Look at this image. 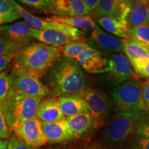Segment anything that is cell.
<instances>
[{"label":"cell","mask_w":149,"mask_h":149,"mask_svg":"<svg viewBox=\"0 0 149 149\" xmlns=\"http://www.w3.org/2000/svg\"><path fill=\"white\" fill-rule=\"evenodd\" d=\"M60 55L57 48L41 42L32 43L17 51L12 69L39 78L46 74Z\"/></svg>","instance_id":"1"},{"label":"cell","mask_w":149,"mask_h":149,"mask_svg":"<svg viewBox=\"0 0 149 149\" xmlns=\"http://www.w3.org/2000/svg\"><path fill=\"white\" fill-rule=\"evenodd\" d=\"M86 77L77 62L65 59L57 65L52 74L53 95H82L86 88Z\"/></svg>","instance_id":"2"},{"label":"cell","mask_w":149,"mask_h":149,"mask_svg":"<svg viewBox=\"0 0 149 149\" xmlns=\"http://www.w3.org/2000/svg\"><path fill=\"white\" fill-rule=\"evenodd\" d=\"M40 102V99L27 95L12 87L1 108L8 128L18 123L37 117Z\"/></svg>","instance_id":"3"},{"label":"cell","mask_w":149,"mask_h":149,"mask_svg":"<svg viewBox=\"0 0 149 149\" xmlns=\"http://www.w3.org/2000/svg\"><path fill=\"white\" fill-rule=\"evenodd\" d=\"M113 100L120 112L141 113L146 111L141 97V82L130 79L121 84L113 91Z\"/></svg>","instance_id":"4"},{"label":"cell","mask_w":149,"mask_h":149,"mask_svg":"<svg viewBox=\"0 0 149 149\" xmlns=\"http://www.w3.org/2000/svg\"><path fill=\"white\" fill-rule=\"evenodd\" d=\"M141 113L132 112L117 113L106 131L104 139L111 144H122L134 132L141 120Z\"/></svg>","instance_id":"5"},{"label":"cell","mask_w":149,"mask_h":149,"mask_svg":"<svg viewBox=\"0 0 149 149\" xmlns=\"http://www.w3.org/2000/svg\"><path fill=\"white\" fill-rule=\"evenodd\" d=\"M9 129L34 148L44 146L48 143L43 132L42 121L37 117L15 124Z\"/></svg>","instance_id":"6"},{"label":"cell","mask_w":149,"mask_h":149,"mask_svg":"<svg viewBox=\"0 0 149 149\" xmlns=\"http://www.w3.org/2000/svg\"><path fill=\"white\" fill-rule=\"evenodd\" d=\"M81 96L87 104L94 125L101 126L111 108L109 97L103 93L93 88H86Z\"/></svg>","instance_id":"7"},{"label":"cell","mask_w":149,"mask_h":149,"mask_svg":"<svg viewBox=\"0 0 149 149\" xmlns=\"http://www.w3.org/2000/svg\"><path fill=\"white\" fill-rule=\"evenodd\" d=\"M13 87L27 95L42 100L50 94V90L38 77L12 69L10 74Z\"/></svg>","instance_id":"8"},{"label":"cell","mask_w":149,"mask_h":149,"mask_svg":"<svg viewBox=\"0 0 149 149\" xmlns=\"http://www.w3.org/2000/svg\"><path fill=\"white\" fill-rule=\"evenodd\" d=\"M33 39L38 40L46 45L59 48L78 41H83V33L80 31L76 32H66L57 30H33Z\"/></svg>","instance_id":"9"},{"label":"cell","mask_w":149,"mask_h":149,"mask_svg":"<svg viewBox=\"0 0 149 149\" xmlns=\"http://www.w3.org/2000/svg\"><path fill=\"white\" fill-rule=\"evenodd\" d=\"M76 59L80 67L88 73L109 72L112 67L111 59L105 53L93 48L84 52Z\"/></svg>","instance_id":"10"},{"label":"cell","mask_w":149,"mask_h":149,"mask_svg":"<svg viewBox=\"0 0 149 149\" xmlns=\"http://www.w3.org/2000/svg\"><path fill=\"white\" fill-rule=\"evenodd\" d=\"M111 69L109 72V77L115 84H121L130 79H139L133 66L127 57L123 54H112Z\"/></svg>","instance_id":"11"},{"label":"cell","mask_w":149,"mask_h":149,"mask_svg":"<svg viewBox=\"0 0 149 149\" xmlns=\"http://www.w3.org/2000/svg\"><path fill=\"white\" fill-rule=\"evenodd\" d=\"M33 30L34 29L25 22H19L10 25L1 26L0 35L22 48L29 44V42L33 39Z\"/></svg>","instance_id":"12"},{"label":"cell","mask_w":149,"mask_h":149,"mask_svg":"<svg viewBox=\"0 0 149 149\" xmlns=\"http://www.w3.org/2000/svg\"><path fill=\"white\" fill-rule=\"evenodd\" d=\"M47 10L57 16L77 17L90 14L83 0H50Z\"/></svg>","instance_id":"13"},{"label":"cell","mask_w":149,"mask_h":149,"mask_svg":"<svg viewBox=\"0 0 149 149\" xmlns=\"http://www.w3.org/2000/svg\"><path fill=\"white\" fill-rule=\"evenodd\" d=\"M42 125L48 142L61 143L72 140L76 137L68 126L66 118L53 123L42 122Z\"/></svg>","instance_id":"14"},{"label":"cell","mask_w":149,"mask_h":149,"mask_svg":"<svg viewBox=\"0 0 149 149\" xmlns=\"http://www.w3.org/2000/svg\"><path fill=\"white\" fill-rule=\"evenodd\" d=\"M10 1L15 6L20 15V17L23 19L24 22L32 27L33 29L37 30H57V31H66V32H76V31H79L78 29L67 26L48 22L44 18L37 17L29 13V11L25 10L15 0H10Z\"/></svg>","instance_id":"15"},{"label":"cell","mask_w":149,"mask_h":149,"mask_svg":"<svg viewBox=\"0 0 149 149\" xmlns=\"http://www.w3.org/2000/svg\"><path fill=\"white\" fill-rule=\"evenodd\" d=\"M37 117L45 123L56 122L66 118L57 98H48L40 102L37 108Z\"/></svg>","instance_id":"16"},{"label":"cell","mask_w":149,"mask_h":149,"mask_svg":"<svg viewBox=\"0 0 149 149\" xmlns=\"http://www.w3.org/2000/svg\"><path fill=\"white\" fill-rule=\"evenodd\" d=\"M97 22L102 29L111 34L123 39H128V26L125 18L115 15H106L97 19Z\"/></svg>","instance_id":"17"},{"label":"cell","mask_w":149,"mask_h":149,"mask_svg":"<svg viewBox=\"0 0 149 149\" xmlns=\"http://www.w3.org/2000/svg\"><path fill=\"white\" fill-rule=\"evenodd\" d=\"M44 19L48 22L67 26L78 30H82L84 31L99 29L93 19L88 15L77 17L53 15Z\"/></svg>","instance_id":"18"},{"label":"cell","mask_w":149,"mask_h":149,"mask_svg":"<svg viewBox=\"0 0 149 149\" xmlns=\"http://www.w3.org/2000/svg\"><path fill=\"white\" fill-rule=\"evenodd\" d=\"M58 100L61 111L66 117L89 113L87 104L81 95L61 96Z\"/></svg>","instance_id":"19"},{"label":"cell","mask_w":149,"mask_h":149,"mask_svg":"<svg viewBox=\"0 0 149 149\" xmlns=\"http://www.w3.org/2000/svg\"><path fill=\"white\" fill-rule=\"evenodd\" d=\"M91 38L100 48L108 51L118 53L123 51L125 39L118 38L100 29L93 30Z\"/></svg>","instance_id":"20"},{"label":"cell","mask_w":149,"mask_h":149,"mask_svg":"<svg viewBox=\"0 0 149 149\" xmlns=\"http://www.w3.org/2000/svg\"><path fill=\"white\" fill-rule=\"evenodd\" d=\"M149 3H134L130 6L126 17L130 29L148 24Z\"/></svg>","instance_id":"21"},{"label":"cell","mask_w":149,"mask_h":149,"mask_svg":"<svg viewBox=\"0 0 149 149\" xmlns=\"http://www.w3.org/2000/svg\"><path fill=\"white\" fill-rule=\"evenodd\" d=\"M66 120L68 126L76 137L86 133L91 126L94 125L93 119L90 113H80L74 116L67 117Z\"/></svg>","instance_id":"22"},{"label":"cell","mask_w":149,"mask_h":149,"mask_svg":"<svg viewBox=\"0 0 149 149\" xmlns=\"http://www.w3.org/2000/svg\"><path fill=\"white\" fill-rule=\"evenodd\" d=\"M123 51L130 64L137 60L149 59V50L130 37L125 39Z\"/></svg>","instance_id":"23"},{"label":"cell","mask_w":149,"mask_h":149,"mask_svg":"<svg viewBox=\"0 0 149 149\" xmlns=\"http://www.w3.org/2000/svg\"><path fill=\"white\" fill-rule=\"evenodd\" d=\"M20 18L19 13L10 0H0V25Z\"/></svg>","instance_id":"24"},{"label":"cell","mask_w":149,"mask_h":149,"mask_svg":"<svg viewBox=\"0 0 149 149\" xmlns=\"http://www.w3.org/2000/svg\"><path fill=\"white\" fill-rule=\"evenodd\" d=\"M67 58L77 59L84 52L92 48L84 41H78L57 48Z\"/></svg>","instance_id":"25"},{"label":"cell","mask_w":149,"mask_h":149,"mask_svg":"<svg viewBox=\"0 0 149 149\" xmlns=\"http://www.w3.org/2000/svg\"><path fill=\"white\" fill-rule=\"evenodd\" d=\"M130 38L135 40L141 45L149 50V24H145L130 29L128 31Z\"/></svg>","instance_id":"26"},{"label":"cell","mask_w":149,"mask_h":149,"mask_svg":"<svg viewBox=\"0 0 149 149\" xmlns=\"http://www.w3.org/2000/svg\"><path fill=\"white\" fill-rule=\"evenodd\" d=\"M13 87V82L10 74L6 72H0V107L2 108L3 102Z\"/></svg>","instance_id":"27"},{"label":"cell","mask_w":149,"mask_h":149,"mask_svg":"<svg viewBox=\"0 0 149 149\" xmlns=\"http://www.w3.org/2000/svg\"><path fill=\"white\" fill-rule=\"evenodd\" d=\"M131 65L139 78L149 79V59L135 61Z\"/></svg>","instance_id":"28"},{"label":"cell","mask_w":149,"mask_h":149,"mask_svg":"<svg viewBox=\"0 0 149 149\" xmlns=\"http://www.w3.org/2000/svg\"><path fill=\"white\" fill-rule=\"evenodd\" d=\"M21 48V46L12 43L6 37L0 35V56L14 53Z\"/></svg>","instance_id":"29"},{"label":"cell","mask_w":149,"mask_h":149,"mask_svg":"<svg viewBox=\"0 0 149 149\" xmlns=\"http://www.w3.org/2000/svg\"><path fill=\"white\" fill-rule=\"evenodd\" d=\"M8 149H36L17 135L11 136L8 141Z\"/></svg>","instance_id":"30"},{"label":"cell","mask_w":149,"mask_h":149,"mask_svg":"<svg viewBox=\"0 0 149 149\" xmlns=\"http://www.w3.org/2000/svg\"><path fill=\"white\" fill-rule=\"evenodd\" d=\"M24 4L37 10H47L50 4V0H20Z\"/></svg>","instance_id":"31"},{"label":"cell","mask_w":149,"mask_h":149,"mask_svg":"<svg viewBox=\"0 0 149 149\" xmlns=\"http://www.w3.org/2000/svg\"><path fill=\"white\" fill-rule=\"evenodd\" d=\"M9 137L8 126L5 120L2 109L0 107V139H6Z\"/></svg>","instance_id":"32"},{"label":"cell","mask_w":149,"mask_h":149,"mask_svg":"<svg viewBox=\"0 0 149 149\" xmlns=\"http://www.w3.org/2000/svg\"><path fill=\"white\" fill-rule=\"evenodd\" d=\"M141 97L146 111L149 110V79L141 83Z\"/></svg>","instance_id":"33"},{"label":"cell","mask_w":149,"mask_h":149,"mask_svg":"<svg viewBox=\"0 0 149 149\" xmlns=\"http://www.w3.org/2000/svg\"><path fill=\"white\" fill-rule=\"evenodd\" d=\"M16 52L17 51L8 54V55L0 56V72L6 69L9 65L13 62L15 57Z\"/></svg>","instance_id":"34"},{"label":"cell","mask_w":149,"mask_h":149,"mask_svg":"<svg viewBox=\"0 0 149 149\" xmlns=\"http://www.w3.org/2000/svg\"><path fill=\"white\" fill-rule=\"evenodd\" d=\"M137 149H149V137L136 133Z\"/></svg>","instance_id":"35"},{"label":"cell","mask_w":149,"mask_h":149,"mask_svg":"<svg viewBox=\"0 0 149 149\" xmlns=\"http://www.w3.org/2000/svg\"><path fill=\"white\" fill-rule=\"evenodd\" d=\"M136 133L149 137V121L141 120L136 129Z\"/></svg>","instance_id":"36"},{"label":"cell","mask_w":149,"mask_h":149,"mask_svg":"<svg viewBox=\"0 0 149 149\" xmlns=\"http://www.w3.org/2000/svg\"><path fill=\"white\" fill-rule=\"evenodd\" d=\"M89 13H91L95 9L99 0H83Z\"/></svg>","instance_id":"37"},{"label":"cell","mask_w":149,"mask_h":149,"mask_svg":"<svg viewBox=\"0 0 149 149\" xmlns=\"http://www.w3.org/2000/svg\"><path fill=\"white\" fill-rule=\"evenodd\" d=\"M130 5L134 3H149V0H127Z\"/></svg>","instance_id":"38"},{"label":"cell","mask_w":149,"mask_h":149,"mask_svg":"<svg viewBox=\"0 0 149 149\" xmlns=\"http://www.w3.org/2000/svg\"><path fill=\"white\" fill-rule=\"evenodd\" d=\"M0 149H8V141L0 139Z\"/></svg>","instance_id":"39"},{"label":"cell","mask_w":149,"mask_h":149,"mask_svg":"<svg viewBox=\"0 0 149 149\" xmlns=\"http://www.w3.org/2000/svg\"><path fill=\"white\" fill-rule=\"evenodd\" d=\"M84 149H109L107 148H105V147H102L100 146H95V145H93V146H89L88 148H85Z\"/></svg>","instance_id":"40"},{"label":"cell","mask_w":149,"mask_h":149,"mask_svg":"<svg viewBox=\"0 0 149 149\" xmlns=\"http://www.w3.org/2000/svg\"><path fill=\"white\" fill-rule=\"evenodd\" d=\"M148 24H149V17H148Z\"/></svg>","instance_id":"41"},{"label":"cell","mask_w":149,"mask_h":149,"mask_svg":"<svg viewBox=\"0 0 149 149\" xmlns=\"http://www.w3.org/2000/svg\"><path fill=\"white\" fill-rule=\"evenodd\" d=\"M136 149H137V148H136Z\"/></svg>","instance_id":"42"}]
</instances>
